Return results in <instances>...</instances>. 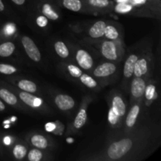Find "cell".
Instances as JSON below:
<instances>
[{
	"label": "cell",
	"mask_w": 161,
	"mask_h": 161,
	"mask_svg": "<svg viewBox=\"0 0 161 161\" xmlns=\"http://www.w3.org/2000/svg\"><path fill=\"white\" fill-rule=\"evenodd\" d=\"M86 117H87L86 109L84 107H82L80 111H79L78 114L75 116V119H74V127L75 129H80L81 127H83L86 122Z\"/></svg>",
	"instance_id": "obj_15"
},
{
	"label": "cell",
	"mask_w": 161,
	"mask_h": 161,
	"mask_svg": "<svg viewBox=\"0 0 161 161\" xmlns=\"http://www.w3.org/2000/svg\"><path fill=\"white\" fill-rule=\"evenodd\" d=\"M54 49L58 56L61 58H66L69 56V50L67 46L62 41H58L54 44Z\"/></svg>",
	"instance_id": "obj_22"
},
{
	"label": "cell",
	"mask_w": 161,
	"mask_h": 161,
	"mask_svg": "<svg viewBox=\"0 0 161 161\" xmlns=\"http://www.w3.org/2000/svg\"><path fill=\"white\" fill-rule=\"evenodd\" d=\"M17 86L23 91L31 93V94L36 93L37 91V86L36 83L28 80H20L17 83Z\"/></svg>",
	"instance_id": "obj_16"
},
{
	"label": "cell",
	"mask_w": 161,
	"mask_h": 161,
	"mask_svg": "<svg viewBox=\"0 0 161 161\" xmlns=\"http://www.w3.org/2000/svg\"><path fill=\"white\" fill-rule=\"evenodd\" d=\"M110 109L119 117L122 118L126 113V105L119 95H115L112 99V105Z\"/></svg>",
	"instance_id": "obj_8"
},
{
	"label": "cell",
	"mask_w": 161,
	"mask_h": 161,
	"mask_svg": "<svg viewBox=\"0 0 161 161\" xmlns=\"http://www.w3.org/2000/svg\"><path fill=\"white\" fill-rule=\"evenodd\" d=\"M21 43L25 48V52L30 59L33 61L39 62L41 60V53L39 48L36 45L34 41L28 36H23L21 38Z\"/></svg>",
	"instance_id": "obj_2"
},
{
	"label": "cell",
	"mask_w": 161,
	"mask_h": 161,
	"mask_svg": "<svg viewBox=\"0 0 161 161\" xmlns=\"http://www.w3.org/2000/svg\"><path fill=\"white\" fill-rule=\"evenodd\" d=\"M140 105L138 103L135 104L133 106L130 108L127 118H126V126L128 128H132L136 124V120L138 117V115L140 113Z\"/></svg>",
	"instance_id": "obj_12"
},
{
	"label": "cell",
	"mask_w": 161,
	"mask_h": 161,
	"mask_svg": "<svg viewBox=\"0 0 161 161\" xmlns=\"http://www.w3.org/2000/svg\"><path fill=\"white\" fill-rule=\"evenodd\" d=\"M156 92V87L153 85H149L146 86V91H145V94H146V97L148 100H152L154 98Z\"/></svg>",
	"instance_id": "obj_30"
},
{
	"label": "cell",
	"mask_w": 161,
	"mask_h": 161,
	"mask_svg": "<svg viewBox=\"0 0 161 161\" xmlns=\"http://www.w3.org/2000/svg\"><path fill=\"white\" fill-rule=\"evenodd\" d=\"M11 1L15 3V4L18 5V6H21L25 3V0H11Z\"/></svg>",
	"instance_id": "obj_34"
},
{
	"label": "cell",
	"mask_w": 161,
	"mask_h": 161,
	"mask_svg": "<svg viewBox=\"0 0 161 161\" xmlns=\"http://www.w3.org/2000/svg\"><path fill=\"white\" fill-rule=\"evenodd\" d=\"M119 2H120V1H121V0H119ZM124 2H126V1H127V0H124Z\"/></svg>",
	"instance_id": "obj_37"
},
{
	"label": "cell",
	"mask_w": 161,
	"mask_h": 161,
	"mask_svg": "<svg viewBox=\"0 0 161 161\" xmlns=\"http://www.w3.org/2000/svg\"><path fill=\"white\" fill-rule=\"evenodd\" d=\"M139 140L136 136H129L114 141L107 147L105 154L108 160H121L136 150Z\"/></svg>",
	"instance_id": "obj_1"
},
{
	"label": "cell",
	"mask_w": 161,
	"mask_h": 161,
	"mask_svg": "<svg viewBox=\"0 0 161 161\" xmlns=\"http://www.w3.org/2000/svg\"><path fill=\"white\" fill-rule=\"evenodd\" d=\"M42 153L37 149H33L30 150L28 154V159L30 161H39L42 159Z\"/></svg>",
	"instance_id": "obj_27"
},
{
	"label": "cell",
	"mask_w": 161,
	"mask_h": 161,
	"mask_svg": "<svg viewBox=\"0 0 161 161\" xmlns=\"http://www.w3.org/2000/svg\"><path fill=\"white\" fill-rule=\"evenodd\" d=\"M88 5L95 9H105L112 6L109 0H86Z\"/></svg>",
	"instance_id": "obj_21"
},
{
	"label": "cell",
	"mask_w": 161,
	"mask_h": 161,
	"mask_svg": "<svg viewBox=\"0 0 161 161\" xmlns=\"http://www.w3.org/2000/svg\"><path fill=\"white\" fill-rule=\"evenodd\" d=\"M101 52L104 58L110 61H116L119 58L117 45L113 40H105L101 45Z\"/></svg>",
	"instance_id": "obj_3"
},
{
	"label": "cell",
	"mask_w": 161,
	"mask_h": 161,
	"mask_svg": "<svg viewBox=\"0 0 161 161\" xmlns=\"http://www.w3.org/2000/svg\"><path fill=\"white\" fill-rule=\"evenodd\" d=\"M41 11L47 19H50V20H57L59 18V15L58 14V13L52 8V6L49 3H44L42 6V8H41Z\"/></svg>",
	"instance_id": "obj_19"
},
{
	"label": "cell",
	"mask_w": 161,
	"mask_h": 161,
	"mask_svg": "<svg viewBox=\"0 0 161 161\" xmlns=\"http://www.w3.org/2000/svg\"><path fill=\"white\" fill-rule=\"evenodd\" d=\"M13 154L17 160H22L27 155V149L23 145L17 144L13 149Z\"/></svg>",
	"instance_id": "obj_24"
},
{
	"label": "cell",
	"mask_w": 161,
	"mask_h": 161,
	"mask_svg": "<svg viewBox=\"0 0 161 161\" xmlns=\"http://www.w3.org/2000/svg\"><path fill=\"white\" fill-rule=\"evenodd\" d=\"M17 72L14 66L8 64H0V73L3 75H12Z\"/></svg>",
	"instance_id": "obj_26"
},
{
	"label": "cell",
	"mask_w": 161,
	"mask_h": 161,
	"mask_svg": "<svg viewBox=\"0 0 161 161\" xmlns=\"http://www.w3.org/2000/svg\"><path fill=\"white\" fill-rule=\"evenodd\" d=\"M6 109V106H5L4 103L0 100V112H3Z\"/></svg>",
	"instance_id": "obj_35"
},
{
	"label": "cell",
	"mask_w": 161,
	"mask_h": 161,
	"mask_svg": "<svg viewBox=\"0 0 161 161\" xmlns=\"http://www.w3.org/2000/svg\"><path fill=\"white\" fill-rule=\"evenodd\" d=\"M149 69V60L146 58H138L135 64L133 75L135 77H143L148 73Z\"/></svg>",
	"instance_id": "obj_9"
},
{
	"label": "cell",
	"mask_w": 161,
	"mask_h": 161,
	"mask_svg": "<svg viewBox=\"0 0 161 161\" xmlns=\"http://www.w3.org/2000/svg\"><path fill=\"white\" fill-rule=\"evenodd\" d=\"M0 98L9 105H15L18 102L17 97L6 88H0Z\"/></svg>",
	"instance_id": "obj_14"
},
{
	"label": "cell",
	"mask_w": 161,
	"mask_h": 161,
	"mask_svg": "<svg viewBox=\"0 0 161 161\" xmlns=\"http://www.w3.org/2000/svg\"><path fill=\"white\" fill-rule=\"evenodd\" d=\"M55 105L62 111L70 110L75 106V101L71 96L66 94H58L54 98Z\"/></svg>",
	"instance_id": "obj_7"
},
{
	"label": "cell",
	"mask_w": 161,
	"mask_h": 161,
	"mask_svg": "<svg viewBox=\"0 0 161 161\" xmlns=\"http://www.w3.org/2000/svg\"><path fill=\"white\" fill-rule=\"evenodd\" d=\"M5 9V6L4 3H3V0H0V12H3Z\"/></svg>",
	"instance_id": "obj_36"
},
{
	"label": "cell",
	"mask_w": 161,
	"mask_h": 161,
	"mask_svg": "<svg viewBox=\"0 0 161 161\" xmlns=\"http://www.w3.org/2000/svg\"><path fill=\"white\" fill-rule=\"evenodd\" d=\"M119 117L109 108V112H108V121H109L110 124H113V125H115V124H116L119 122Z\"/></svg>",
	"instance_id": "obj_31"
},
{
	"label": "cell",
	"mask_w": 161,
	"mask_h": 161,
	"mask_svg": "<svg viewBox=\"0 0 161 161\" xmlns=\"http://www.w3.org/2000/svg\"><path fill=\"white\" fill-rule=\"evenodd\" d=\"M116 12L121 13V14H125V13L130 12L132 9V6L130 4H127L125 3H120L117 4L115 7Z\"/></svg>",
	"instance_id": "obj_28"
},
{
	"label": "cell",
	"mask_w": 161,
	"mask_h": 161,
	"mask_svg": "<svg viewBox=\"0 0 161 161\" xmlns=\"http://www.w3.org/2000/svg\"><path fill=\"white\" fill-rule=\"evenodd\" d=\"M80 78L82 83H83L87 87L94 88L97 86V83L95 81V80H94L92 77L86 74H82Z\"/></svg>",
	"instance_id": "obj_25"
},
{
	"label": "cell",
	"mask_w": 161,
	"mask_h": 161,
	"mask_svg": "<svg viewBox=\"0 0 161 161\" xmlns=\"http://www.w3.org/2000/svg\"><path fill=\"white\" fill-rule=\"evenodd\" d=\"M138 59V56L137 54H131L126 60L125 64L124 67V75L125 78L130 79L133 75L134 68L136 63L137 60Z\"/></svg>",
	"instance_id": "obj_13"
},
{
	"label": "cell",
	"mask_w": 161,
	"mask_h": 161,
	"mask_svg": "<svg viewBox=\"0 0 161 161\" xmlns=\"http://www.w3.org/2000/svg\"><path fill=\"white\" fill-rule=\"evenodd\" d=\"M15 50V45L12 42H5L0 44V57L8 58L14 53Z\"/></svg>",
	"instance_id": "obj_18"
},
{
	"label": "cell",
	"mask_w": 161,
	"mask_h": 161,
	"mask_svg": "<svg viewBox=\"0 0 161 161\" xmlns=\"http://www.w3.org/2000/svg\"><path fill=\"white\" fill-rule=\"evenodd\" d=\"M75 59H76V62L78 63L79 66L85 70H89L94 65V61H93L92 57L87 51L83 50V49H80L76 52Z\"/></svg>",
	"instance_id": "obj_5"
},
{
	"label": "cell",
	"mask_w": 161,
	"mask_h": 161,
	"mask_svg": "<svg viewBox=\"0 0 161 161\" xmlns=\"http://www.w3.org/2000/svg\"><path fill=\"white\" fill-rule=\"evenodd\" d=\"M116 71V64L112 62H105L99 64L97 68L94 70V76L97 78H104L108 77L115 73Z\"/></svg>",
	"instance_id": "obj_6"
},
{
	"label": "cell",
	"mask_w": 161,
	"mask_h": 161,
	"mask_svg": "<svg viewBox=\"0 0 161 161\" xmlns=\"http://www.w3.org/2000/svg\"><path fill=\"white\" fill-rule=\"evenodd\" d=\"M36 23L39 27H45L47 25V18L45 16H39L36 20Z\"/></svg>",
	"instance_id": "obj_32"
},
{
	"label": "cell",
	"mask_w": 161,
	"mask_h": 161,
	"mask_svg": "<svg viewBox=\"0 0 161 161\" xmlns=\"http://www.w3.org/2000/svg\"><path fill=\"white\" fill-rule=\"evenodd\" d=\"M54 128L55 125L53 123H49V124H47V125H46V129H47V130H48V131H51V130H54Z\"/></svg>",
	"instance_id": "obj_33"
},
{
	"label": "cell",
	"mask_w": 161,
	"mask_h": 161,
	"mask_svg": "<svg viewBox=\"0 0 161 161\" xmlns=\"http://www.w3.org/2000/svg\"><path fill=\"white\" fill-rule=\"evenodd\" d=\"M62 5L64 8L73 12H79L83 7L81 0H62Z\"/></svg>",
	"instance_id": "obj_20"
},
{
	"label": "cell",
	"mask_w": 161,
	"mask_h": 161,
	"mask_svg": "<svg viewBox=\"0 0 161 161\" xmlns=\"http://www.w3.org/2000/svg\"><path fill=\"white\" fill-rule=\"evenodd\" d=\"M68 70H69L70 75L72 76L75 77V78H80V75L83 74L81 69L79 67H77V66L73 65V64H69L68 65Z\"/></svg>",
	"instance_id": "obj_29"
},
{
	"label": "cell",
	"mask_w": 161,
	"mask_h": 161,
	"mask_svg": "<svg viewBox=\"0 0 161 161\" xmlns=\"http://www.w3.org/2000/svg\"><path fill=\"white\" fill-rule=\"evenodd\" d=\"M106 23L103 20L96 21L89 29V36L94 39H97L104 36Z\"/></svg>",
	"instance_id": "obj_11"
},
{
	"label": "cell",
	"mask_w": 161,
	"mask_h": 161,
	"mask_svg": "<svg viewBox=\"0 0 161 161\" xmlns=\"http://www.w3.org/2000/svg\"><path fill=\"white\" fill-rule=\"evenodd\" d=\"M19 96H20V100L24 103H25L31 108H38V107L41 106V105L42 104V99L32 95V94H31V93L20 92L19 94Z\"/></svg>",
	"instance_id": "obj_10"
},
{
	"label": "cell",
	"mask_w": 161,
	"mask_h": 161,
	"mask_svg": "<svg viewBox=\"0 0 161 161\" xmlns=\"http://www.w3.org/2000/svg\"><path fill=\"white\" fill-rule=\"evenodd\" d=\"M104 36L108 39V40H117L119 39V31L117 28L114 27L113 25H106L105 30V34Z\"/></svg>",
	"instance_id": "obj_23"
},
{
	"label": "cell",
	"mask_w": 161,
	"mask_h": 161,
	"mask_svg": "<svg viewBox=\"0 0 161 161\" xmlns=\"http://www.w3.org/2000/svg\"><path fill=\"white\" fill-rule=\"evenodd\" d=\"M31 143L38 149H45L48 147V140L42 135H34L31 138Z\"/></svg>",
	"instance_id": "obj_17"
},
{
	"label": "cell",
	"mask_w": 161,
	"mask_h": 161,
	"mask_svg": "<svg viewBox=\"0 0 161 161\" xmlns=\"http://www.w3.org/2000/svg\"><path fill=\"white\" fill-rule=\"evenodd\" d=\"M146 82L143 77H135L130 85V93L135 99H139L143 97L146 88Z\"/></svg>",
	"instance_id": "obj_4"
}]
</instances>
